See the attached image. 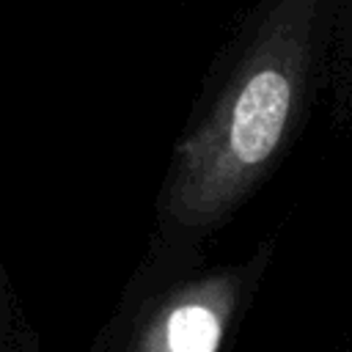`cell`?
<instances>
[{
	"mask_svg": "<svg viewBox=\"0 0 352 352\" xmlns=\"http://www.w3.org/2000/svg\"><path fill=\"white\" fill-rule=\"evenodd\" d=\"M319 0H280L204 124L179 146L165 212L179 228L223 220L278 151L305 77Z\"/></svg>",
	"mask_w": 352,
	"mask_h": 352,
	"instance_id": "6da1fadb",
	"label": "cell"
},
{
	"mask_svg": "<svg viewBox=\"0 0 352 352\" xmlns=\"http://www.w3.org/2000/svg\"><path fill=\"white\" fill-rule=\"evenodd\" d=\"M250 294V270L173 278L126 300L91 352H223Z\"/></svg>",
	"mask_w": 352,
	"mask_h": 352,
	"instance_id": "7a4b0ae2",
	"label": "cell"
}]
</instances>
